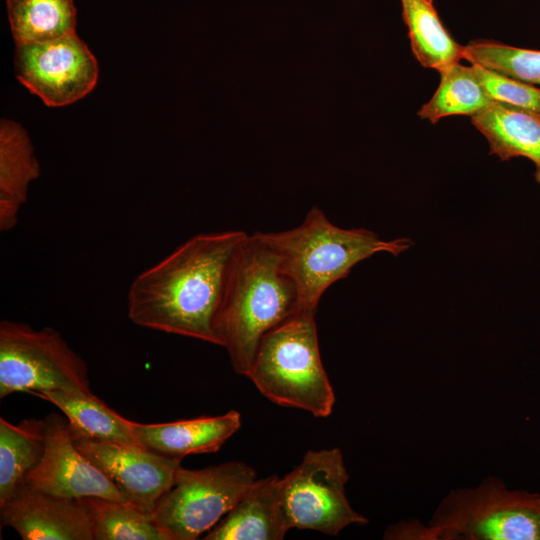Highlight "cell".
Wrapping results in <instances>:
<instances>
[{
  "mask_svg": "<svg viewBox=\"0 0 540 540\" xmlns=\"http://www.w3.org/2000/svg\"><path fill=\"white\" fill-rule=\"evenodd\" d=\"M463 59L518 81L540 85V50L475 40L464 46Z\"/></svg>",
  "mask_w": 540,
  "mask_h": 540,
  "instance_id": "23",
  "label": "cell"
},
{
  "mask_svg": "<svg viewBox=\"0 0 540 540\" xmlns=\"http://www.w3.org/2000/svg\"><path fill=\"white\" fill-rule=\"evenodd\" d=\"M249 465L230 461L203 469H178L154 514L170 540H195L210 531L255 482Z\"/></svg>",
  "mask_w": 540,
  "mask_h": 540,
  "instance_id": "7",
  "label": "cell"
},
{
  "mask_svg": "<svg viewBox=\"0 0 540 540\" xmlns=\"http://www.w3.org/2000/svg\"><path fill=\"white\" fill-rule=\"evenodd\" d=\"M493 101L486 94L471 66L456 63L440 72V83L418 116L435 124L453 115L472 116Z\"/></svg>",
  "mask_w": 540,
  "mask_h": 540,
  "instance_id": "22",
  "label": "cell"
},
{
  "mask_svg": "<svg viewBox=\"0 0 540 540\" xmlns=\"http://www.w3.org/2000/svg\"><path fill=\"white\" fill-rule=\"evenodd\" d=\"M45 419L44 453L24 482L59 497L127 501L120 489L77 449L68 421L58 414H50Z\"/></svg>",
  "mask_w": 540,
  "mask_h": 540,
  "instance_id": "11",
  "label": "cell"
},
{
  "mask_svg": "<svg viewBox=\"0 0 540 540\" xmlns=\"http://www.w3.org/2000/svg\"><path fill=\"white\" fill-rule=\"evenodd\" d=\"M0 520L24 540H94L82 499L51 495L25 482L0 505Z\"/></svg>",
  "mask_w": 540,
  "mask_h": 540,
  "instance_id": "12",
  "label": "cell"
},
{
  "mask_svg": "<svg viewBox=\"0 0 540 540\" xmlns=\"http://www.w3.org/2000/svg\"><path fill=\"white\" fill-rule=\"evenodd\" d=\"M16 78L50 107L77 102L97 84L98 63L73 33L57 39L15 44Z\"/></svg>",
  "mask_w": 540,
  "mask_h": 540,
  "instance_id": "9",
  "label": "cell"
},
{
  "mask_svg": "<svg viewBox=\"0 0 540 540\" xmlns=\"http://www.w3.org/2000/svg\"><path fill=\"white\" fill-rule=\"evenodd\" d=\"M349 480L339 448L308 450L301 463L281 478L284 511L290 529H307L336 536L368 519L350 505Z\"/></svg>",
  "mask_w": 540,
  "mask_h": 540,
  "instance_id": "8",
  "label": "cell"
},
{
  "mask_svg": "<svg viewBox=\"0 0 540 540\" xmlns=\"http://www.w3.org/2000/svg\"><path fill=\"white\" fill-rule=\"evenodd\" d=\"M489 98L540 115V87L471 64Z\"/></svg>",
  "mask_w": 540,
  "mask_h": 540,
  "instance_id": "24",
  "label": "cell"
},
{
  "mask_svg": "<svg viewBox=\"0 0 540 540\" xmlns=\"http://www.w3.org/2000/svg\"><path fill=\"white\" fill-rule=\"evenodd\" d=\"M260 234L293 279L301 310L312 311L324 292L362 260L380 252L398 256L412 246L407 238L384 240L368 229L340 228L317 207L295 228Z\"/></svg>",
  "mask_w": 540,
  "mask_h": 540,
  "instance_id": "3",
  "label": "cell"
},
{
  "mask_svg": "<svg viewBox=\"0 0 540 540\" xmlns=\"http://www.w3.org/2000/svg\"><path fill=\"white\" fill-rule=\"evenodd\" d=\"M33 395L59 408L72 432L102 441L142 445L132 430V421L108 407L93 393L51 390Z\"/></svg>",
  "mask_w": 540,
  "mask_h": 540,
  "instance_id": "17",
  "label": "cell"
},
{
  "mask_svg": "<svg viewBox=\"0 0 540 540\" xmlns=\"http://www.w3.org/2000/svg\"><path fill=\"white\" fill-rule=\"evenodd\" d=\"M427 540H540V494L495 476L452 489L427 524Z\"/></svg>",
  "mask_w": 540,
  "mask_h": 540,
  "instance_id": "5",
  "label": "cell"
},
{
  "mask_svg": "<svg viewBox=\"0 0 540 540\" xmlns=\"http://www.w3.org/2000/svg\"><path fill=\"white\" fill-rule=\"evenodd\" d=\"M40 175V165L28 133L18 123L2 119L0 124V231L18 223L31 182Z\"/></svg>",
  "mask_w": 540,
  "mask_h": 540,
  "instance_id": "15",
  "label": "cell"
},
{
  "mask_svg": "<svg viewBox=\"0 0 540 540\" xmlns=\"http://www.w3.org/2000/svg\"><path fill=\"white\" fill-rule=\"evenodd\" d=\"M248 234H197L139 273L127 312L136 325L219 345L216 323L238 252Z\"/></svg>",
  "mask_w": 540,
  "mask_h": 540,
  "instance_id": "1",
  "label": "cell"
},
{
  "mask_svg": "<svg viewBox=\"0 0 540 540\" xmlns=\"http://www.w3.org/2000/svg\"><path fill=\"white\" fill-rule=\"evenodd\" d=\"M51 390L92 393L84 359L51 327L2 320L0 398Z\"/></svg>",
  "mask_w": 540,
  "mask_h": 540,
  "instance_id": "6",
  "label": "cell"
},
{
  "mask_svg": "<svg viewBox=\"0 0 540 540\" xmlns=\"http://www.w3.org/2000/svg\"><path fill=\"white\" fill-rule=\"evenodd\" d=\"M471 122L487 139L490 154L504 161L528 158L540 183V115L493 101L472 115Z\"/></svg>",
  "mask_w": 540,
  "mask_h": 540,
  "instance_id": "16",
  "label": "cell"
},
{
  "mask_svg": "<svg viewBox=\"0 0 540 540\" xmlns=\"http://www.w3.org/2000/svg\"><path fill=\"white\" fill-rule=\"evenodd\" d=\"M290 530L282 503L281 478L256 479L205 540H280Z\"/></svg>",
  "mask_w": 540,
  "mask_h": 540,
  "instance_id": "13",
  "label": "cell"
},
{
  "mask_svg": "<svg viewBox=\"0 0 540 540\" xmlns=\"http://www.w3.org/2000/svg\"><path fill=\"white\" fill-rule=\"evenodd\" d=\"M316 313L302 309L269 330L260 340L247 377L275 404L327 417L335 393L321 360Z\"/></svg>",
  "mask_w": 540,
  "mask_h": 540,
  "instance_id": "4",
  "label": "cell"
},
{
  "mask_svg": "<svg viewBox=\"0 0 540 540\" xmlns=\"http://www.w3.org/2000/svg\"><path fill=\"white\" fill-rule=\"evenodd\" d=\"M46 419L12 424L0 417V505L24 482L45 449Z\"/></svg>",
  "mask_w": 540,
  "mask_h": 540,
  "instance_id": "19",
  "label": "cell"
},
{
  "mask_svg": "<svg viewBox=\"0 0 540 540\" xmlns=\"http://www.w3.org/2000/svg\"><path fill=\"white\" fill-rule=\"evenodd\" d=\"M413 55L439 73L463 59L464 46L444 27L432 0H401Z\"/></svg>",
  "mask_w": 540,
  "mask_h": 540,
  "instance_id": "18",
  "label": "cell"
},
{
  "mask_svg": "<svg viewBox=\"0 0 540 540\" xmlns=\"http://www.w3.org/2000/svg\"><path fill=\"white\" fill-rule=\"evenodd\" d=\"M15 44L45 42L76 33L74 0H6Z\"/></svg>",
  "mask_w": 540,
  "mask_h": 540,
  "instance_id": "20",
  "label": "cell"
},
{
  "mask_svg": "<svg viewBox=\"0 0 540 540\" xmlns=\"http://www.w3.org/2000/svg\"><path fill=\"white\" fill-rule=\"evenodd\" d=\"M82 500L90 515L94 540H170L154 512L131 501L103 497Z\"/></svg>",
  "mask_w": 540,
  "mask_h": 540,
  "instance_id": "21",
  "label": "cell"
},
{
  "mask_svg": "<svg viewBox=\"0 0 540 540\" xmlns=\"http://www.w3.org/2000/svg\"><path fill=\"white\" fill-rule=\"evenodd\" d=\"M301 310L299 293L277 253L259 231L247 236L236 257L216 334L233 370L248 375L262 337Z\"/></svg>",
  "mask_w": 540,
  "mask_h": 540,
  "instance_id": "2",
  "label": "cell"
},
{
  "mask_svg": "<svg viewBox=\"0 0 540 540\" xmlns=\"http://www.w3.org/2000/svg\"><path fill=\"white\" fill-rule=\"evenodd\" d=\"M240 426L241 415L236 410L218 416L165 423L143 424L132 421V430L144 447L180 459L187 455L218 451Z\"/></svg>",
  "mask_w": 540,
  "mask_h": 540,
  "instance_id": "14",
  "label": "cell"
},
{
  "mask_svg": "<svg viewBox=\"0 0 540 540\" xmlns=\"http://www.w3.org/2000/svg\"><path fill=\"white\" fill-rule=\"evenodd\" d=\"M70 433L77 449L126 499L147 511L154 512L160 498L173 486L181 467L182 459L156 453L143 445L102 441L71 430Z\"/></svg>",
  "mask_w": 540,
  "mask_h": 540,
  "instance_id": "10",
  "label": "cell"
}]
</instances>
